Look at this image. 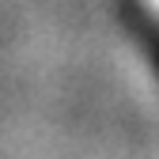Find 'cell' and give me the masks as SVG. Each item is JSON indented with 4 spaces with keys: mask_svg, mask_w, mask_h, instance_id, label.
<instances>
[{
    "mask_svg": "<svg viewBox=\"0 0 159 159\" xmlns=\"http://www.w3.org/2000/svg\"><path fill=\"white\" fill-rule=\"evenodd\" d=\"M144 4H148V8H152L155 15H159V0H144Z\"/></svg>",
    "mask_w": 159,
    "mask_h": 159,
    "instance_id": "cell-1",
    "label": "cell"
}]
</instances>
